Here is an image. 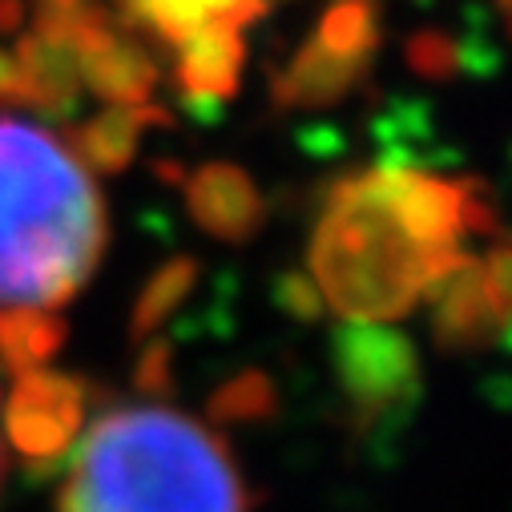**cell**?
<instances>
[{
    "mask_svg": "<svg viewBox=\"0 0 512 512\" xmlns=\"http://www.w3.org/2000/svg\"><path fill=\"white\" fill-rule=\"evenodd\" d=\"M182 190H186V210L198 222V230L218 242L246 246L267 230L271 202L254 186V178L234 162L198 166L194 174H186Z\"/></svg>",
    "mask_w": 512,
    "mask_h": 512,
    "instance_id": "8",
    "label": "cell"
},
{
    "mask_svg": "<svg viewBox=\"0 0 512 512\" xmlns=\"http://www.w3.org/2000/svg\"><path fill=\"white\" fill-rule=\"evenodd\" d=\"M109 242L105 198L41 125L0 117V307H61Z\"/></svg>",
    "mask_w": 512,
    "mask_h": 512,
    "instance_id": "1",
    "label": "cell"
},
{
    "mask_svg": "<svg viewBox=\"0 0 512 512\" xmlns=\"http://www.w3.org/2000/svg\"><path fill=\"white\" fill-rule=\"evenodd\" d=\"M214 424L238 428V424H267L279 412V388L263 367H242L234 371L206 404Z\"/></svg>",
    "mask_w": 512,
    "mask_h": 512,
    "instance_id": "19",
    "label": "cell"
},
{
    "mask_svg": "<svg viewBox=\"0 0 512 512\" xmlns=\"http://www.w3.org/2000/svg\"><path fill=\"white\" fill-rule=\"evenodd\" d=\"M315 41L351 61H375L383 45V0H331L319 17Z\"/></svg>",
    "mask_w": 512,
    "mask_h": 512,
    "instance_id": "18",
    "label": "cell"
},
{
    "mask_svg": "<svg viewBox=\"0 0 512 512\" xmlns=\"http://www.w3.org/2000/svg\"><path fill=\"white\" fill-rule=\"evenodd\" d=\"M371 61H351L327 53L315 37L295 49V57L271 73V105L279 113L291 109H331L347 101L367 81Z\"/></svg>",
    "mask_w": 512,
    "mask_h": 512,
    "instance_id": "12",
    "label": "cell"
},
{
    "mask_svg": "<svg viewBox=\"0 0 512 512\" xmlns=\"http://www.w3.org/2000/svg\"><path fill=\"white\" fill-rule=\"evenodd\" d=\"M198 275H202V267L190 254H174L158 271H150V279L142 283L134 311H130V339L142 343V339L158 335V327H166V319L194 295Z\"/></svg>",
    "mask_w": 512,
    "mask_h": 512,
    "instance_id": "17",
    "label": "cell"
},
{
    "mask_svg": "<svg viewBox=\"0 0 512 512\" xmlns=\"http://www.w3.org/2000/svg\"><path fill=\"white\" fill-rule=\"evenodd\" d=\"M170 130L174 125V113L162 109V105H109L105 113H97L93 121H81V125H69L65 130V146L69 154L93 170V174H121L134 166V154L146 138V130Z\"/></svg>",
    "mask_w": 512,
    "mask_h": 512,
    "instance_id": "11",
    "label": "cell"
},
{
    "mask_svg": "<svg viewBox=\"0 0 512 512\" xmlns=\"http://www.w3.org/2000/svg\"><path fill=\"white\" fill-rule=\"evenodd\" d=\"M73 53L81 65V85L109 105H142L158 89V57L130 29L117 25L113 9L73 41Z\"/></svg>",
    "mask_w": 512,
    "mask_h": 512,
    "instance_id": "7",
    "label": "cell"
},
{
    "mask_svg": "<svg viewBox=\"0 0 512 512\" xmlns=\"http://www.w3.org/2000/svg\"><path fill=\"white\" fill-rule=\"evenodd\" d=\"M424 299L432 307V339L440 351L472 355V351H484L508 339V331H500L496 319L488 315V303L480 291V254L464 250L456 267L444 271L424 291Z\"/></svg>",
    "mask_w": 512,
    "mask_h": 512,
    "instance_id": "9",
    "label": "cell"
},
{
    "mask_svg": "<svg viewBox=\"0 0 512 512\" xmlns=\"http://www.w3.org/2000/svg\"><path fill=\"white\" fill-rule=\"evenodd\" d=\"M412 5H420V9H432V5H436V0H412Z\"/></svg>",
    "mask_w": 512,
    "mask_h": 512,
    "instance_id": "28",
    "label": "cell"
},
{
    "mask_svg": "<svg viewBox=\"0 0 512 512\" xmlns=\"http://www.w3.org/2000/svg\"><path fill=\"white\" fill-rule=\"evenodd\" d=\"M113 17L130 33H150L166 45H178L194 29L218 21L230 29H246L263 21L271 0H113Z\"/></svg>",
    "mask_w": 512,
    "mask_h": 512,
    "instance_id": "13",
    "label": "cell"
},
{
    "mask_svg": "<svg viewBox=\"0 0 512 512\" xmlns=\"http://www.w3.org/2000/svg\"><path fill=\"white\" fill-rule=\"evenodd\" d=\"M29 25V5L25 0H0V37H17Z\"/></svg>",
    "mask_w": 512,
    "mask_h": 512,
    "instance_id": "27",
    "label": "cell"
},
{
    "mask_svg": "<svg viewBox=\"0 0 512 512\" xmlns=\"http://www.w3.org/2000/svg\"><path fill=\"white\" fill-rule=\"evenodd\" d=\"M17 65L25 77V105L49 121H73L81 109V65L73 45L53 41L37 29L17 33Z\"/></svg>",
    "mask_w": 512,
    "mask_h": 512,
    "instance_id": "15",
    "label": "cell"
},
{
    "mask_svg": "<svg viewBox=\"0 0 512 512\" xmlns=\"http://www.w3.org/2000/svg\"><path fill=\"white\" fill-rule=\"evenodd\" d=\"M367 190L396 214V222L424 246H460V178H440L432 170L408 166H367L359 170Z\"/></svg>",
    "mask_w": 512,
    "mask_h": 512,
    "instance_id": "6",
    "label": "cell"
},
{
    "mask_svg": "<svg viewBox=\"0 0 512 512\" xmlns=\"http://www.w3.org/2000/svg\"><path fill=\"white\" fill-rule=\"evenodd\" d=\"M61 512H246L250 496L222 436L158 408H113L81 436Z\"/></svg>",
    "mask_w": 512,
    "mask_h": 512,
    "instance_id": "2",
    "label": "cell"
},
{
    "mask_svg": "<svg viewBox=\"0 0 512 512\" xmlns=\"http://www.w3.org/2000/svg\"><path fill=\"white\" fill-rule=\"evenodd\" d=\"M404 61L424 81H456L460 77V53H456V37L448 29H416L404 41Z\"/></svg>",
    "mask_w": 512,
    "mask_h": 512,
    "instance_id": "20",
    "label": "cell"
},
{
    "mask_svg": "<svg viewBox=\"0 0 512 512\" xmlns=\"http://www.w3.org/2000/svg\"><path fill=\"white\" fill-rule=\"evenodd\" d=\"M0 101L25 105V77H21V65L9 49H0Z\"/></svg>",
    "mask_w": 512,
    "mask_h": 512,
    "instance_id": "26",
    "label": "cell"
},
{
    "mask_svg": "<svg viewBox=\"0 0 512 512\" xmlns=\"http://www.w3.org/2000/svg\"><path fill=\"white\" fill-rule=\"evenodd\" d=\"M0 476H5V448H0Z\"/></svg>",
    "mask_w": 512,
    "mask_h": 512,
    "instance_id": "29",
    "label": "cell"
},
{
    "mask_svg": "<svg viewBox=\"0 0 512 512\" xmlns=\"http://www.w3.org/2000/svg\"><path fill=\"white\" fill-rule=\"evenodd\" d=\"M178 109L198 125V130H214V125L226 121V101H214V97H190V93H178Z\"/></svg>",
    "mask_w": 512,
    "mask_h": 512,
    "instance_id": "25",
    "label": "cell"
},
{
    "mask_svg": "<svg viewBox=\"0 0 512 512\" xmlns=\"http://www.w3.org/2000/svg\"><path fill=\"white\" fill-rule=\"evenodd\" d=\"M271 303L279 307V315H287L299 327H315L323 319V311H327L319 287L303 271H279L271 279Z\"/></svg>",
    "mask_w": 512,
    "mask_h": 512,
    "instance_id": "21",
    "label": "cell"
},
{
    "mask_svg": "<svg viewBox=\"0 0 512 512\" xmlns=\"http://www.w3.org/2000/svg\"><path fill=\"white\" fill-rule=\"evenodd\" d=\"M295 146L307 154V158H343L347 154V134L339 125H299L295 130Z\"/></svg>",
    "mask_w": 512,
    "mask_h": 512,
    "instance_id": "24",
    "label": "cell"
},
{
    "mask_svg": "<svg viewBox=\"0 0 512 512\" xmlns=\"http://www.w3.org/2000/svg\"><path fill=\"white\" fill-rule=\"evenodd\" d=\"M508 271H512V254L500 234V238H492V250L480 259V291H484L488 315L496 319L500 331H508Z\"/></svg>",
    "mask_w": 512,
    "mask_h": 512,
    "instance_id": "22",
    "label": "cell"
},
{
    "mask_svg": "<svg viewBox=\"0 0 512 512\" xmlns=\"http://www.w3.org/2000/svg\"><path fill=\"white\" fill-rule=\"evenodd\" d=\"M134 388L142 396H170L174 392V347H170V339H154L142 351V359L134 367Z\"/></svg>",
    "mask_w": 512,
    "mask_h": 512,
    "instance_id": "23",
    "label": "cell"
},
{
    "mask_svg": "<svg viewBox=\"0 0 512 512\" xmlns=\"http://www.w3.org/2000/svg\"><path fill=\"white\" fill-rule=\"evenodd\" d=\"M174 57V85L178 93L190 97H214V101H234L242 85V65H246V41L242 29L230 25H202L190 37H182Z\"/></svg>",
    "mask_w": 512,
    "mask_h": 512,
    "instance_id": "14",
    "label": "cell"
},
{
    "mask_svg": "<svg viewBox=\"0 0 512 512\" xmlns=\"http://www.w3.org/2000/svg\"><path fill=\"white\" fill-rule=\"evenodd\" d=\"M327 343L331 371L351 408V428L375 444L396 436L416 416L424 388L416 343L396 327L367 319H343Z\"/></svg>",
    "mask_w": 512,
    "mask_h": 512,
    "instance_id": "4",
    "label": "cell"
},
{
    "mask_svg": "<svg viewBox=\"0 0 512 512\" xmlns=\"http://www.w3.org/2000/svg\"><path fill=\"white\" fill-rule=\"evenodd\" d=\"M65 339V319L49 307H0V367L13 375L45 367Z\"/></svg>",
    "mask_w": 512,
    "mask_h": 512,
    "instance_id": "16",
    "label": "cell"
},
{
    "mask_svg": "<svg viewBox=\"0 0 512 512\" xmlns=\"http://www.w3.org/2000/svg\"><path fill=\"white\" fill-rule=\"evenodd\" d=\"M460 246L416 242L383 206L359 170L323 190V210L307 246V263L323 303L343 319H404L424 291L456 267Z\"/></svg>",
    "mask_w": 512,
    "mask_h": 512,
    "instance_id": "3",
    "label": "cell"
},
{
    "mask_svg": "<svg viewBox=\"0 0 512 512\" xmlns=\"http://www.w3.org/2000/svg\"><path fill=\"white\" fill-rule=\"evenodd\" d=\"M371 142L379 146V166L432 170L460 162V154L440 142V117L428 97L396 93L379 101V109L371 113Z\"/></svg>",
    "mask_w": 512,
    "mask_h": 512,
    "instance_id": "10",
    "label": "cell"
},
{
    "mask_svg": "<svg viewBox=\"0 0 512 512\" xmlns=\"http://www.w3.org/2000/svg\"><path fill=\"white\" fill-rule=\"evenodd\" d=\"M89 400L93 388L81 375L45 371V367L17 375V388L5 408V428L33 476H49L61 468L65 452L81 432Z\"/></svg>",
    "mask_w": 512,
    "mask_h": 512,
    "instance_id": "5",
    "label": "cell"
}]
</instances>
